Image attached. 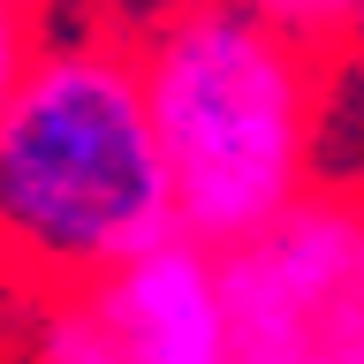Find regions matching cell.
Segmentation results:
<instances>
[{
	"label": "cell",
	"instance_id": "obj_1",
	"mask_svg": "<svg viewBox=\"0 0 364 364\" xmlns=\"http://www.w3.org/2000/svg\"><path fill=\"white\" fill-rule=\"evenodd\" d=\"M175 182L122 31H46L0 107V273L76 296L175 243Z\"/></svg>",
	"mask_w": 364,
	"mask_h": 364
},
{
	"label": "cell",
	"instance_id": "obj_2",
	"mask_svg": "<svg viewBox=\"0 0 364 364\" xmlns=\"http://www.w3.org/2000/svg\"><path fill=\"white\" fill-rule=\"evenodd\" d=\"M129 46L190 243L220 258L318 190L334 122L326 46L228 0H167Z\"/></svg>",
	"mask_w": 364,
	"mask_h": 364
},
{
	"label": "cell",
	"instance_id": "obj_3",
	"mask_svg": "<svg viewBox=\"0 0 364 364\" xmlns=\"http://www.w3.org/2000/svg\"><path fill=\"white\" fill-rule=\"evenodd\" d=\"M228 364H364V190L318 182L220 250Z\"/></svg>",
	"mask_w": 364,
	"mask_h": 364
},
{
	"label": "cell",
	"instance_id": "obj_4",
	"mask_svg": "<svg viewBox=\"0 0 364 364\" xmlns=\"http://www.w3.org/2000/svg\"><path fill=\"white\" fill-rule=\"evenodd\" d=\"M23 364H228L220 258L175 235L99 289L46 296Z\"/></svg>",
	"mask_w": 364,
	"mask_h": 364
},
{
	"label": "cell",
	"instance_id": "obj_5",
	"mask_svg": "<svg viewBox=\"0 0 364 364\" xmlns=\"http://www.w3.org/2000/svg\"><path fill=\"white\" fill-rule=\"evenodd\" d=\"M228 8H243V16L273 23V31H289L304 46H341L364 16V0H228Z\"/></svg>",
	"mask_w": 364,
	"mask_h": 364
},
{
	"label": "cell",
	"instance_id": "obj_6",
	"mask_svg": "<svg viewBox=\"0 0 364 364\" xmlns=\"http://www.w3.org/2000/svg\"><path fill=\"white\" fill-rule=\"evenodd\" d=\"M38 46H46V0H0V107L16 99Z\"/></svg>",
	"mask_w": 364,
	"mask_h": 364
},
{
	"label": "cell",
	"instance_id": "obj_7",
	"mask_svg": "<svg viewBox=\"0 0 364 364\" xmlns=\"http://www.w3.org/2000/svg\"><path fill=\"white\" fill-rule=\"evenodd\" d=\"M349 46H357V68H364V16H357V31H349Z\"/></svg>",
	"mask_w": 364,
	"mask_h": 364
}]
</instances>
